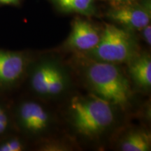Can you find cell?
I'll return each instance as SVG.
<instances>
[{
    "label": "cell",
    "mask_w": 151,
    "mask_h": 151,
    "mask_svg": "<svg viewBox=\"0 0 151 151\" xmlns=\"http://www.w3.org/2000/svg\"><path fill=\"white\" fill-rule=\"evenodd\" d=\"M60 9L67 11L90 14L93 11L92 0H54Z\"/></svg>",
    "instance_id": "11"
},
{
    "label": "cell",
    "mask_w": 151,
    "mask_h": 151,
    "mask_svg": "<svg viewBox=\"0 0 151 151\" xmlns=\"http://www.w3.org/2000/svg\"><path fill=\"white\" fill-rule=\"evenodd\" d=\"M22 145L18 140L7 141L0 146V151H20L22 150Z\"/></svg>",
    "instance_id": "13"
},
{
    "label": "cell",
    "mask_w": 151,
    "mask_h": 151,
    "mask_svg": "<svg viewBox=\"0 0 151 151\" xmlns=\"http://www.w3.org/2000/svg\"><path fill=\"white\" fill-rule=\"evenodd\" d=\"M83 53L88 58L97 61L122 63L129 62L137 55V44L127 31L106 24L97 46Z\"/></svg>",
    "instance_id": "3"
},
{
    "label": "cell",
    "mask_w": 151,
    "mask_h": 151,
    "mask_svg": "<svg viewBox=\"0 0 151 151\" xmlns=\"http://www.w3.org/2000/svg\"><path fill=\"white\" fill-rule=\"evenodd\" d=\"M55 65L49 62L42 63L36 68L31 79L32 88L37 93L46 94L48 85L55 68Z\"/></svg>",
    "instance_id": "9"
},
{
    "label": "cell",
    "mask_w": 151,
    "mask_h": 151,
    "mask_svg": "<svg viewBox=\"0 0 151 151\" xmlns=\"http://www.w3.org/2000/svg\"><path fill=\"white\" fill-rule=\"evenodd\" d=\"M100 36L97 29L90 22L76 19L72 25L70 35L66 41V47L79 52L88 51L97 46Z\"/></svg>",
    "instance_id": "5"
},
{
    "label": "cell",
    "mask_w": 151,
    "mask_h": 151,
    "mask_svg": "<svg viewBox=\"0 0 151 151\" xmlns=\"http://www.w3.org/2000/svg\"><path fill=\"white\" fill-rule=\"evenodd\" d=\"M26 67V58L16 52L0 50V83L10 84L20 78Z\"/></svg>",
    "instance_id": "6"
},
{
    "label": "cell",
    "mask_w": 151,
    "mask_h": 151,
    "mask_svg": "<svg viewBox=\"0 0 151 151\" xmlns=\"http://www.w3.org/2000/svg\"><path fill=\"white\" fill-rule=\"evenodd\" d=\"M70 111L73 127L86 137L100 134L114 121L112 105L94 94L73 97Z\"/></svg>",
    "instance_id": "2"
},
{
    "label": "cell",
    "mask_w": 151,
    "mask_h": 151,
    "mask_svg": "<svg viewBox=\"0 0 151 151\" xmlns=\"http://www.w3.org/2000/svg\"><path fill=\"white\" fill-rule=\"evenodd\" d=\"M109 16L128 29L141 30L150 24V9L148 6L125 5L113 9Z\"/></svg>",
    "instance_id": "4"
},
{
    "label": "cell",
    "mask_w": 151,
    "mask_h": 151,
    "mask_svg": "<svg viewBox=\"0 0 151 151\" xmlns=\"http://www.w3.org/2000/svg\"><path fill=\"white\" fill-rule=\"evenodd\" d=\"M20 0H0L1 4H14L18 3Z\"/></svg>",
    "instance_id": "15"
},
{
    "label": "cell",
    "mask_w": 151,
    "mask_h": 151,
    "mask_svg": "<svg viewBox=\"0 0 151 151\" xmlns=\"http://www.w3.org/2000/svg\"><path fill=\"white\" fill-rule=\"evenodd\" d=\"M67 80L64 71L58 66H55L51 77L49 81L46 94L57 95L63 91L67 87Z\"/></svg>",
    "instance_id": "12"
},
{
    "label": "cell",
    "mask_w": 151,
    "mask_h": 151,
    "mask_svg": "<svg viewBox=\"0 0 151 151\" xmlns=\"http://www.w3.org/2000/svg\"><path fill=\"white\" fill-rule=\"evenodd\" d=\"M88 60L84 76L93 94L112 106L123 107L127 105L131 97L130 84L116 64Z\"/></svg>",
    "instance_id": "1"
},
{
    "label": "cell",
    "mask_w": 151,
    "mask_h": 151,
    "mask_svg": "<svg viewBox=\"0 0 151 151\" xmlns=\"http://www.w3.org/2000/svg\"><path fill=\"white\" fill-rule=\"evenodd\" d=\"M8 120V119H7V117L6 116L4 111L0 108V120Z\"/></svg>",
    "instance_id": "16"
},
{
    "label": "cell",
    "mask_w": 151,
    "mask_h": 151,
    "mask_svg": "<svg viewBox=\"0 0 151 151\" xmlns=\"http://www.w3.org/2000/svg\"><path fill=\"white\" fill-rule=\"evenodd\" d=\"M143 31V36L144 38V40L150 46L151 44V26L150 24L146 25V27H143L142 29Z\"/></svg>",
    "instance_id": "14"
},
{
    "label": "cell",
    "mask_w": 151,
    "mask_h": 151,
    "mask_svg": "<svg viewBox=\"0 0 151 151\" xmlns=\"http://www.w3.org/2000/svg\"><path fill=\"white\" fill-rule=\"evenodd\" d=\"M129 72L132 80L138 86L142 88L151 86V58L150 55H136L128 62Z\"/></svg>",
    "instance_id": "8"
},
{
    "label": "cell",
    "mask_w": 151,
    "mask_h": 151,
    "mask_svg": "<svg viewBox=\"0 0 151 151\" xmlns=\"http://www.w3.org/2000/svg\"><path fill=\"white\" fill-rule=\"evenodd\" d=\"M150 136L144 132H132L122 141L123 151H148L150 150Z\"/></svg>",
    "instance_id": "10"
},
{
    "label": "cell",
    "mask_w": 151,
    "mask_h": 151,
    "mask_svg": "<svg viewBox=\"0 0 151 151\" xmlns=\"http://www.w3.org/2000/svg\"><path fill=\"white\" fill-rule=\"evenodd\" d=\"M20 120L24 127L30 132H42L48 126V113L39 104L29 101L21 106L20 109Z\"/></svg>",
    "instance_id": "7"
}]
</instances>
